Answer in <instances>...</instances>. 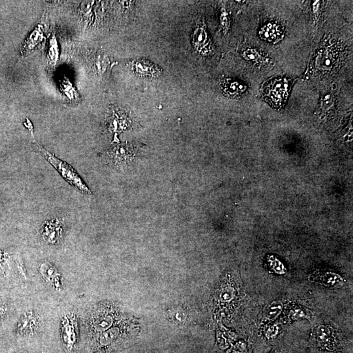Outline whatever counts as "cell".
I'll use <instances>...</instances> for the list:
<instances>
[{"mask_svg":"<svg viewBox=\"0 0 353 353\" xmlns=\"http://www.w3.org/2000/svg\"><path fill=\"white\" fill-rule=\"evenodd\" d=\"M28 128L30 133L33 136V126L31 122H28ZM34 143L35 145L36 149H37L42 156L44 157L57 170V172L60 174V176L68 183H70L73 187L76 188L78 191L84 195H91L92 192L88 186L84 183L83 180L80 177L78 173L75 170L72 166H71L68 163L64 162L60 159L58 158L55 155L49 152L47 149H44L42 146L37 143L34 140Z\"/></svg>","mask_w":353,"mask_h":353,"instance_id":"1","label":"cell"},{"mask_svg":"<svg viewBox=\"0 0 353 353\" xmlns=\"http://www.w3.org/2000/svg\"><path fill=\"white\" fill-rule=\"evenodd\" d=\"M293 80L287 78H272L265 83L263 95L266 100L274 108H282L287 102Z\"/></svg>","mask_w":353,"mask_h":353,"instance_id":"2","label":"cell"},{"mask_svg":"<svg viewBox=\"0 0 353 353\" xmlns=\"http://www.w3.org/2000/svg\"><path fill=\"white\" fill-rule=\"evenodd\" d=\"M88 320L91 331L102 333L122 319L119 310L112 304H102L95 308Z\"/></svg>","mask_w":353,"mask_h":353,"instance_id":"3","label":"cell"},{"mask_svg":"<svg viewBox=\"0 0 353 353\" xmlns=\"http://www.w3.org/2000/svg\"><path fill=\"white\" fill-rule=\"evenodd\" d=\"M64 228V222L60 218L55 217L45 220L41 228L42 238L49 244H57L62 239Z\"/></svg>","mask_w":353,"mask_h":353,"instance_id":"4","label":"cell"},{"mask_svg":"<svg viewBox=\"0 0 353 353\" xmlns=\"http://www.w3.org/2000/svg\"><path fill=\"white\" fill-rule=\"evenodd\" d=\"M194 49L199 54L208 55L213 52V43L203 23L197 24L192 36Z\"/></svg>","mask_w":353,"mask_h":353,"instance_id":"5","label":"cell"},{"mask_svg":"<svg viewBox=\"0 0 353 353\" xmlns=\"http://www.w3.org/2000/svg\"><path fill=\"white\" fill-rule=\"evenodd\" d=\"M135 155L134 147L128 144L113 146L108 151L109 158L117 166H124L134 158Z\"/></svg>","mask_w":353,"mask_h":353,"instance_id":"6","label":"cell"},{"mask_svg":"<svg viewBox=\"0 0 353 353\" xmlns=\"http://www.w3.org/2000/svg\"><path fill=\"white\" fill-rule=\"evenodd\" d=\"M62 339L67 352H72L77 341V322L74 315L63 318Z\"/></svg>","mask_w":353,"mask_h":353,"instance_id":"7","label":"cell"},{"mask_svg":"<svg viewBox=\"0 0 353 353\" xmlns=\"http://www.w3.org/2000/svg\"><path fill=\"white\" fill-rule=\"evenodd\" d=\"M314 339L318 349L329 352H333L336 349V338L331 330L326 327L318 328L314 334Z\"/></svg>","mask_w":353,"mask_h":353,"instance_id":"8","label":"cell"},{"mask_svg":"<svg viewBox=\"0 0 353 353\" xmlns=\"http://www.w3.org/2000/svg\"><path fill=\"white\" fill-rule=\"evenodd\" d=\"M136 74L146 78H155L160 75L161 70L153 63L145 60H136L130 63Z\"/></svg>","mask_w":353,"mask_h":353,"instance_id":"9","label":"cell"},{"mask_svg":"<svg viewBox=\"0 0 353 353\" xmlns=\"http://www.w3.org/2000/svg\"><path fill=\"white\" fill-rule=\"evenodd\" d=\"M310 280L327 287H340L343 284L341 276L332 272H317L310 276Z\"/></svg>","mask_w":353,"mask_h":353,"instance_id":"10","label":"cell"},{"mask_svg":"<svg viewBox=\"0 0 353 353\" xmlns=\"http://www.w3.org/2000/svg\"><path fill=\"white\" fill-rule=\"evenodd\" d=\"M128 117L125 114L113 110L107 120V126L111 132H120L128 127Z\"/></svg>","mask_w":353,"mask_h":353,"instance_id":"11","label":"cell"},{"mask_svg":"<svg viewBox=\"0 0 353 353\" xmlns=\"http://www.w3.org/2000/svg\"><path fill=\"white\" fill-rule=\"evenodd\" d=\"M38 319L34 313L28 312L20 318L17 326V332L19 334L33 333L38 326Z\"/></svg>","mask_w":353,"mask_h":353,"instance_id":"12","label":"cell"},{"mask_svg":"<svg viewBox=\"0 0 353 353\" xmlns=\"http://www.w3.org/2000/svg\"><path fill=\"white\" fill-rule=\"evenodd\" d=\"M281 27L275 23H269L260 29L259 35L262 39L269 42H277L283 38Z\"/></svg>","mask_w":353,"mask_h":353,"instance_id":"13","label":"cell"},{"mask_svg":"<svg viewBox=\"0 0 353 353\" xmlns=\"http://www.w3.org/2000/svg\"><path fill=\"white\" fill-rule=\"evenodd\" d=\"M88 63L93 72L98 74H103L107 68L105 58L99 54L92 53L88 57Z\"/></svg>","mask_w":353,"mask_h":353,"instance_id":"14","label":"cell"},{"mask_svg":"<svg viewBox=\"0 0 353 353\" xmlns=\"http://www.w3.org/2000/svg\"><path fill=\"white\" fill-rule=\"evenodd\" d=\"M224 91L230 96L241 95L246 91L247 86L238 80H226L223 84Z\"/></svg>","mask_w":353,"mask_h":353,"instance_id":"15","label":"cell"},{"mask_svg":"<svg viewBox=\"0 0 353 353\" xmlns=\"http://www.w3.org/2000/svg\"><path fill=\"white\" fill-rule=\"evenodd\" d=\"M60 88L63 95H64L65 97H66L68 100L72 103H75L78 100V92H77L76 88H74V86L72 85V84L71 83L68 78H65L61 80Z\"/></svg>","mask_w":353,"mask_h":353,"instance_id":"16","label":"cell"},{"mask_svg":"<svg viewBox=\"0 0 353 353\" xmlns=\"http://www.w3.org/2000/svg\"><path fill=\"white\" fill-rule=\"evenodd\" d=\"M334 59L329 52L319 54L316 59V67L320 70L330 71L333 68Z\"/></svg>","mask_w":353,"mask_h":353,"instance_id":"17","label":"cell"},{"mask_svg":"<svg viewBox=\"0 0 353 353\" xmlns=\"http://www.w3.org/2000/svg\"><path fill=\"white\" fill-rule=\"evenodd\" d=\"M47 59L50 68H53L56 66L58 59H59V49H58L57 41L55 37L52 38L50 40Z\"/></svg>","mask_w":353,"mask_h":353,"instance_id":"18","label":"cell"},{"mask_svg":"<svg viewBox=\"0 0 353 353\" xmlns=\"http://www.w3.org/2000/svg\"><path fill=\"white\" fill-rule=\"evenodd\" d=\"M40 270H41L42 275L44 276V277H45L46 279L51 282V283L54 284L55 287L58 288L60 287L59 279L53 277L54 275H57V274H59L57 273L53 266L50 264H48L47 263H44L43 265H41Z\"/></svg>","mask_w":353,"mask_h":353,"instance_id":"19","label":"cell"},{"mask_svg":"<svg viewBox=\"0 0 353 353\" xmlns=\"http://www.w3.org/2000/svg\"><path fill=\"white\" fill-rule=\"evenodd\" d=\"M230 26L229 13L226 9L223 7L220 11V26L224 34L229 31Z\"/></svg>","mask_w":353,"mask_h":353,"instance_id":"20","label":"cell"},{"mask_svg":"<svg viewBox=\"0 0 353 353\" xmlns=\"http://www.w3.org/2000/svg\"><path fill=\"white\" fill-rule=\"evenodd\" d=\"M335 103V97L333 93H328L327 95H324L320 99V106L321 108L325 110H329L332 108Z\"/></svg>","mask_w":353,"mask_h":353,"instance_id":"21","label":"cell"},{"mask_svg":"<svg viewBox=\"0 0 353 353\" xmlns=\"http://www.w3.org/2000/svg\"><path fill=\"white\" fill-rule=\"evenodd\" d=\"M242 56L245 60L253 62H257L261 60V55L256 49H247L245 50L243 52Z\"/></svg>","mask_w":353,"mask_h":353,"instance_id":"22","label":"cell"},{"mask_svg":"<svg viewBox=\"0 0 353 353\" xmlns=\"http://www.w3.org/2000/svg\"><path fill=\"white\" fill-rule=\"evenodd\" d=\"M41 38L42 32L41 29L37 28V30L34 31L33 33H32L31 36H30V40H28V47H34L36 44L39 43L40 41L41 40Z\"/></svg>","mask_w":353,"mask_h":353,"instance_id":"23","label":"cell"},{"mask_svg":"<svg viewBox=\"0 0 353 353\" xmlns=\"http://www.w3.org/2000/svg\"><path fill=\"white\" fill-rule=\"evenodd\" d=\"M320 9V1H314V3H313V11H314V14L315 17H317L319 15Z\"/></svg>","mask_w":353,"mask_h":353,"instance_id":"24","label":"cell"},{"mask_svg":"<svg viewBox=\"0 0 353 353\" xmlns=\"http://www.w3.org/2000/svg\"><path fill=\"white\" fill-rule=\"evenodd\" d=\"M3 260H4V255H3V253L0 252V263L3 262Z\"/></svg>","mask_w":353,"mask_h":353,"instance_id":"25","label":"cell"},{"mask_svg":"<svg viewBox=\"0 0 353 353\" xmlns=\"http://www.w3.org/2000/svg\"><path fill=\"white\" fill-rule=\"evenodd\" d=\"M280 353L279 351H272V353Z\"/></svg>","mask_w":353,"mask_h":353,"instance_id":"26","label":"cell"}]
</instances>
